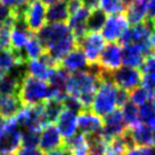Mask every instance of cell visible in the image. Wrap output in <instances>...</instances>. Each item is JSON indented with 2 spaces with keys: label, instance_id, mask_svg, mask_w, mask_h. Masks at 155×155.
Returning a JSON list of instances; mask_svg holds the SVG:
<instances>
[{
  "label": "cell",
  "instance_id": "6da1fadb",
  "mask_svg": "<svg viewBox=\"0 0 155 155\" xmlns=\"http://www.w3.org/2000/svg\"><path fill=\"white\" fill-rule=\"evenodd\" d=\"M99 83V78L88 70L72 73V75L68 78V94L77 97L84 110H90Z\"/></svg>",
  "mask_w": 155,
  "mask_h": 155
},
{
  "label": "cell",
  "instance_id": "7a4b0ae2",
  "mask_svg": "<svg viewBox=\"0 0 155 155\" xmlns=\"http://www.w3.org/2000/svg\"><path fill=\"white\" fill-rule=\"evenodd\" d=\"M18 97L23 106H34L42 104L47 99L55 98L47 81H42L26 74L21 83Z\"/></svg>",
  "mask_w": 155,
  "mask_h": 155
},
{
  "label": "cell",
  "instance_id": "3957f363",
  "mask_svg": "<svg viewBox=\"0 0 155 155\" xmlns=\"http://www.w3.org/2000/svg\"><path fill=\"white\" fill-rule=\"evenodd\" d=\"M116 97L117 87L112 82V80H102L97 88L90 110L98 116L105 117L117 108Z\"/></svg>",
  "mask_w": 155,
  "mask_h": 155
},
{
  "label": "cell",
  "instance_id": "277c9868",
  "mask_svg": "<svg viewBox=\"0 0 155 155\" xmlns=\"http://www.w3.org/2000/svg\"><path fill=\"white\" fill-rule=\"evenodd\" d=\"M153 28H154L153 23L150 19L146 22H143V23H139V24L130 25L123 32L121 38L119 39V42L121 46L136 45V46L152 50L150 34H152Z\"/></svg>",
  "mask_w": 155,
  "mask_h": 155
},
{
  "label": "cell",
  "instance_id": "5b68a950",
  "mask_svg": "<svg viewBox=\"0 0 155 155\" xmlns=\"http://www.w3.org/2000/svg\"><path fill=\"white\" fill-rule=\"evenodd\" d=\"M42 104L34 105V106H23L21 108V111L14 117L15 122L21 129V131H41V129L46 126V122L44 119V111H42Z\"/></svg>",
  "mask_w": 155,
  "mask_h": 155
},
{
  "label": "cell",
  "instance_id": "8992f818",
  "mask_svg": "<svg viewBox=\"0 0 155 155\" xmlns=\"http://www.w3.org/2000/svg\"><path fill=\"white\" fill-rule=\"evenodd\" d=\"M35 37L47 50L55 45L73 37V34L65 23H48L39 30Z\"/></svg>",
  "mask_w": 155,
  "mask_h": 155
},
{
  "label": "cell",
  "instance_id": "52a82bcc",
  "mask_svg": "<svg viewBox=\"0 0 155 155\" xmlns=\"http://www.w3.org/2000/svg\"><path fill=\"white\" fill-rule=\"evenodd\" d=\"M111 80L119 89L130 92L141 86L140 70L122 65L111 72Z\"/></svg>",
  "mask_w": 155,
  "mask_h": 155
},
{
  "label": "cell",
  "instance_id": "ba28073f",
  "mask_svg": "<svg viewBox=\"0 0 155 155\" xmlns=\"http://www.w3.org/2000/svg\"><path fill=\"white\" fill-rule=\"evenodd\" d=\"M105 46V39L99 32H88L81 40L77 42V47L81 49L87 58L88 63H97V59Z\"/></svg>",
  "mask_w": 155,
  "mask_h": 155
},
{
  "label": "cell",
  "instance_id": "9c48e42d",
  "mask_svg": "<svg viewBox=\"0 0 155 155\" xmlns=\"http://www.w3.org/2000/svg\"><path fill=\"white\" fill-rule=\"evenodd\" d=\"M127 129H128V127L123 120L121 111H120V108H116L115 111H113L104 117L101 136L104 138V140L108 143L113 138L121 136Z\"/></svg>",
  "mask_w": 155,
  "mask_h": 155
},
{
  "label": "cell",
  "instance_id": "30bf717a",
  "mask_svg": "<svg viewBox=\"0 0 155 155\" xmlns=\"http://www.w3.org/2000/svg\"><path fill=\"white\" fill-rule=\"evenodd\" d=\"M22 131L14 119L8 120L5 129L0 132V147L2 153H15L21 147Z\"/></svg>",
  "mask_w": 155,
  "mask_h": 155
},
{
  "label": "cell",
  "instance_id": "8fae6325",
  "mask_svg": "<svg viewBox=\"0 0 155 155\" xmlns=\"http://www.w3.org/2000/svg\"><path fill=\"white\" fill-rule=\"evenodd\" d=\"M97 64L106 71H115L122 66V46L116 42H110L104 46L97 59Z\"/></svg>",
  "mask_w": 155,
  "mask_h": 155
},
{
  "label": "cell",
  "instance_id": "7c38bea8",
  "mask_svg": "<svg viewBox=\"0 0 155 155\" xmlns=\"http://www.w3.org/2000/svg\"><path fill=\"white\" fill-rule=\"evenodd\" d=\"M24 19L30 31L32 33H37L44 25L47 24L46 5H44L40 0L28 4L24 12Z\"/></svg>",
  "mask_w": 155,
  "mask_h": 155
},
{
  "label": "cell",
  "instance_id": "4fadbf2b",
  "mask_svg": "<svg viewBox=\"0 0 155 155\" xmlns=\"http://www.w3.org/2000/svg\"><path fill=\"white\" fill-rule=\"evenodd\" d=\"M128 28H129V23H128V21H127L124 15H111L110 17H107L101 34L103 35V38L107 40V41L115 42V41H119V39L121 38L123 32Z\"/></svg>",
  "mask_w": 155,
  "mask_h": 155
},
{
  "label": "cell",
  "instance_id": "5bb4252c",
  "mask_svg": "<svg viewBox=\"0 0 155 155\" xmlns=\"http://www.w3.org/2000/svg\"><path fill=\"white\" fill-rule=\"evenodd\" d=\"M102 128L103 119L91 110H84L78 114V130L84 136L101 134Z\"/></svg>",
  "mask_w": 155,
  "mask_h": 155
},
{
  "label": "cell",
  "instance_id": "9a60e30c",
  "mask_svg": "<svg viewBox=\"0 0 155 155\" xmlns=\"http://www.w3.org/2000/svg\"><path fill=\"white\" fill-rule=\"evenodd\" d=\"M90 14V9L86 6L80 7L74 14L70 15L68 17V29L71 30L75 41H79L88 33L87 30V19Z\"/></svg>",
  "mask_w": 155,
  "mask_h": 155
},
{
  "label": "cell",
  "instance_id": "2e32d148",
  "mask_svg": "<svg viewBox=\"0 0 155 155\" xmlns=\"http://www.w3.org/2000/svg\"><path fill=\"white\" fill-rule=\"evenodd\" d=\"M64 145L63 138L55 124H47L40 131L39 146L42 152H50Z\"/></svg>",
  "mask_w": 155,
  "mask_h": 155
},
{
  "label": "cell",
  "instance_id": "e0dca14e",
  "mask_svg": "<svg viewBox=\"0 0 155 155\" xmlns=\"http://www.w3.org/2000/svg\"><path fill=\"white\" fill-rule=\"evenodd\" d=\"M150 49L143 48L136 45H128L122 47V64L130 68H140L146 57L150 55Z\"/></svg>",
  "mask_w": 155,
  "mask_h": 155
},
{
  "label": "cell",
  "instance_id": "ac0fdd59",
  "mask_svg": "<svg viewBox=\"0 0 155 155\" xmlns=\"http://www.w3.org/2000/svg\"><path fill=\"white\" fill-rule=\"evenodd\" d=\"M88 65H89V63H88L87 58L84 56L83 51L79 47H75L74 49H72L61 61V64H59V66L63 68L68 73H75L83 71L88 68Z\"/></svg>",
  "mask_w": 155,
  "mask_h": 155
},
{
  "label": "cell",
  "instance_id": "d6986e66",
  "mask_svg": "<svg viewBox=\"0 0 155 155\" xmlns=\"http://www.w3.org/2000/svg\"><path fill=\"white\" fill-rule=\"evenodd\" d=\"M70 73L66 72L63 68L58 66L57 68L53 70L48 79V84L53 90L54 97L62 99L68 94V82Z\"/></svg>",
  "mask_w": 155,
  "mask_h": 155
},
{
  "label": "cell",
  "instance_id": "ffe728a7",
  "mask_svg": "<svg viewBox=\"0 0 155 155\" xmlns=\"http://www.w3.org/2000/svg\"><path fill=\"white\" fill-rule=\"evenodd\" d=\"M56 128L63 139H68L78 132V115L63 110L56 120Z\"/></svg>",
  "mask_w": 155,
  "mask_h": 155
},
{
  "label": "cell",
  "instance_id": "44dd1931",
  "mask_svg": "<svg viewBox=\"0 0 155 155\" xmlns=\"http://www.w3.org/2000/svg\"><path fill=\"white\" fill-rule=\"evenodd\" d=\"M25 63L26 61L21 51H16L12 48L0 49V77Z\"/></svg>",
  "mask_w": 155,
  "mask_h": 155
},
{
  "label": "cell",
  "instance_id": "7402d4cb",
  "mask_svg": "<svg viewBox=\"0 0 155 155\" xmlns=\"http://www.w3.org/2000/svg\"><path fill=\"white\" fill-rule=\"evenodd\" d=\"M141 87L145 88L152 99L155 98V56L150 55L141 64Z\"/></svg>",
  "mask_w": 155,
  "mask_h": 155
},
{
  "label": "cell",
  "instance_id": "603a6c76",
  "mask_svg": "<svg viewBox=\"0 0 155 155\" xmlns=\"http://www.w3.org/2000/svg\"><path fill=\"white\" fill-rule=\"evenodd\" d=\"M126 18L131 25L139 24L148 21V10L145 0H137L130 5H128L124 9Z\"/></svg>",
  "mask_w": 155,
  "mask_h": 155
},
{
  "label": "cell",
  "instance_id": "cb8c5ba5",
  "mask_svg": "<svg viewBox=\"0 0 155 155\" xmlns=\"http://www.w3.org/2000/svg\"><path fill=\"white\" fill-rule=\"evenodd\" d=\"M70 13L68 9V2L58 0L46 8L47 23H65L68 21Z\"/></svg>",
  "mask_w": 155,
  "mask_h": 155
},
{
  "label": "cell",
  "instance_id": "d4e9b609",
  "mask_svg": "<svg viewBox=\"0 0 155 155\" xmlns=\"http://www.w3.org/2000/svg\"><path fill=\"white\" fill-rule=\"evenodd\" d=\"M129 129V128H128ZM131 139L134 141V145L138 147L154 145L153 144V131L150 127L145 123H139L134 128L129 129Z\"/></svg>",
  "mask_w": 155,
  "mask_h": 155
},
{
  "label": "cell",
  "instance_id": "484cf974",
  "mask_svg": "<svg viewBox=\"0 0 155 155\" xmlns=\"http://www.w3.org/2000/svg\"><path fill=\"white\" fill-rule=\"evenodd\" d=\"M23 107L18 96L0 97V115L7 120L14 119Z\"/></svg>",
  "mask_w": 155,
  "mask_h": 155
},
{
  "label": "cell",
  "instance_id": "4316f807",
  "mask_svg": "<svg viewBox=\"0 0 155 155\" xmlns=\"http://www.w3.org/2000/svg\"><path fill=\"white\" fill-rule=\"evenodd\" d=\"M25 70H26V74H29L31 77L42 81H48L50 74L55 68H50L40 59H32L25 63Z\"/></svg>",
  "mask_w": 155,
  "mask_h": 155
},
{
  "label": "cell",
  "instance_id": "83f0119b",
  "mask_svg": "<svg viewBox=\"0 0 155 155\" xmlns=\"http://www.w3.org/2000/svg\"><path fill=\"white\" fill-rule=\"evenodd\" d=\"M64 110L62 99L58 98H50L47 99L42 104V111H44V119L47 124H54L59 114Z\"/></svg>",
  "mask_w": 155,
  "mask_h": 155
},
{
  "label": "cell",
  "instance_id": "f1b7e54d",
  "mask_svg": "<svg viewBox=\"0 0 155 155\" xmlns=\"http://www.w3.org/2000/svg\"><path fill=\"white\" fill-rule=\"evenodd\" d=\"M64 145L71 150L72 155H88L87 137L81 132H77L71 138L66 139Z\"/></svg>",
  "mask_w": 155,
  "mask_h": 155
},
{
  "label": "cell",
  "instance_id": "f546056e",
  "mask_svg": "<svg viewBox=\"0 0 155 155\" xmlns=\"http://www.w3.org/2000/svg\"><path fill=\"white\" fill-rule=\"evenodd\" d=\"M45 51H46V49L38 40V38L35 35H32L21 53L25 58V61L28 62V61H32V59H39L45 54Z\"/></svg>",
  "mask_w": 155,
  "mask_h": 155
},
{
  "label": "cell",
  "instance_id": "4dcf8cb0",
  "mask_svg": "<svg viewBox=\"0 0 155 155\" xmlns=\"http://www.w3.org/2000/svg\"><path fill=\"white\" fill-rule=\"evenodd\" d=\"M107 19V14L99 7L90 10V14L87 19L88 32H99L102 31L103 26Z\"/></svg>",
  "mask_w": 155,
  "mask_h": 155
},
{
  "label": "cell",
  "instance_id": "1f68e13d",
  "mask_svg": "<svg viewBox=\"0 0 155 155\" xmlns=\"http://www.w3.org/2000/svg\"><path fill=\"white\" fill-rule=\"evenodd\" d=\"M120 111H121L123 120H124L127 127H128L129 129H130V128H134V127H136L137 124L140 123L138 106H136L135 104H132L130 101L127 102L123 106L120 107Z\"/></svg>",
  "mask_w": 155,
  "mask_h": 155
},
{
  "label": "cell",
  "instance_id": "d6a6232c",
  "mask_svg": "<svg viewBox=\"0 0 155 155\" xmlns=\"http://www.w3.org/2000/svg\"><path fill=\"white\" fill-rule=\"evenodd\" d=\"M88 141V155H106L107 141L101 134L86 136Z\"/></svg>",
  "mask_w": 155,
  "mask_h": 155
},
{
  "label": "cell",
  "instance_id": "836d02e7",
  "mask_svg": "<svg viewBox=\"0 0 155 155\" xmlns=\"http://www.w3.org/2000/svg\"><path fill=\"white\" fill-rule=\"evenodd\" d=\"M40 140V131L23 130L21 136V147L25 148H37Z\"/></svg>",
  "mask_w": 155,
  "mask_h": 155
},
{
  "label": "cell",
  "instance_id": "e575fe53",
  "mask_svg": "<svg viewBox=\"0 0 155 155\" xmlns=\"http://www.w3.org/2000/svg\"><path fill=\"white\" fill-rule=\"evenodd\" d=\"M98 7L110 15L122 14L126 9V6L121 0H99Z\"/></svg>",
  "mask_w": 155,
  "mask_h": 155
},
{
  "label": "cell",
  "instance_id": "d590c367",
  "mask_svg": "<svg viewBox=\"0 0 155 155\" xmlns=\"http://www.w3.org/2000/svg\"><path fill=\"white\" fill-rule=\"evenodd\" d=\"M129 101H130L132 104H135L136 106H141L146 104L147 102L152 101V97L150 96V94L147 92L145 88L140 87L136 88L132 91L129 92Z\"/></svg>",
  "mask_w": 155,
  "mask_h": 155
},
{
  "label": "cell",
  "instance_id": "8d00e7d4",
  "mask_svg": "<svg viewBox=\"0 0 155 155\" xmlns=\"http://www.w3.org/2000/svg\"><path fill=\"white\" fill-rule=\"evenodd\" d=\"M62 103H63L64 110L72 112V113L77 114V115L80 114L82 111H84V107L82 106L81 102L78 99L77 97L72 96V95L66 94V95L62 98Z\"/></svg>",
  "mask_w": 155,
  "mask_h": 155
},
{
  "label": "cell",
  "instance_id": "74e56055",
  "mask_svg": "<svg viewBox=\"0 0 155 155\" xmlns=\"http://www.w3.org/2000/svg\"><path fill=\"white\" fill-rule=\"evenodd\" d=\"M138 110H139V119H140L141 123L147 124L148 122H150L155 117V108L153 106L152 101L139 106Z\"/></svg>",
  "mask_w": 155,
  "mask_h": 155
},
{
  "label": "cell",
  "instance_id": "f35d334b",
  "mask_svg": "<svg viewBox=\"0 0 155 155\" xmlns=\"http://www.w3.org/2000/svg\"><path fill=\"white\" fill-rule=\"evenodd\" d=\"M10 48V28L2 25L0 29V49Z\"/></svg>",
  "mask_w": 155,
  "mask_h": 155
},
{
  "label": "cell",
  "instance_id": "ab89813d",
  "mask_svg": "<svg viewBox=\"0 0 155 155\" xmlns=\"http://www.w3.org/2000/svg\"><path fill=\"white\" fill-rule=\"evenodd\" d=\"M0 2L8 6L10 9H17V8H23L28 6L29 0H0Z\"/></svg>",
  "mask_w": 155,
  "mask_h": 155
},
{
  "label": "cell",
  "instance_id": "60d3db41",
  "mask_svg": "<svg viewBox=\"0 0 155 155\" xmlns=\"http://www.w3.org/2000/svg\"><path fill=\"white\" fill-rule=\"evenodd\" d=\"M16 155H46L41 150L38 148H25V147H19L18 150L16 152Z\"/></svg>",
  "mask_w": 155,
  "mask_h": 155
},
{
  "label": "cell",
  "instance_id": "b9f144b4",
  "mask_svg": "<svg viewBox=\"0 0 155 155\" xmlns=\"http://www.w3.org/2000/svg\"><path fill=\"white\" fill-rule=\"evenodd\" d=\"M116 98H117V107L120 108L127 102H129V92L117 88V97Z\"/></svg>",
  "mask_w": 155,
  "mask_h": 155
},
{
  "label": "cell",
  "instance_id": "7bdbcfd3",
  "mask_svg": "<svg viewBox=\"0 0 155 155\" xmlns=\"http://www.w3.org/2000/svg\"><path fill=\"white\" fill-rule=\"evenodd\" d=\"M82 1L81 0H68V9L70 15L74 14L80 7H82Z\"/></svg>",
  "mask_w": 155,
  "mask_h": 155
},
{
  "label": "cell",
  "instance_id": "ee69618b",
  "mask_svg": "<svg viewBox=\"0 0 155 155\" xmlns=\"http://www.w3.org/2000/svg\"><path fill=\"white\" fill-rule=\"evenodd\" d=\"M47 155H72V153H71V150H68L66 146L63 145L61 146V147H58V148H56V150L48 152Z\"/></svg>",
  "mask_w": 155,
  "mask_h": 155
},
{
  "label": "cell",
  "instance_id": "f6af8a7d",
  "mask_svg": "<svg viewBox=\"0 0 155 155\" xmlns=\"http://www.w3.org/2000/svg\"><path fill=\"white\" fill-rule=\"evenodd\" d=\"M147 5V10H148V19L155 18V0H145Z\"/></svg>",
  "mask_w": 155,
  "mask_h": 155
},
{
  "label": "cell",
  "instance_id": "bcb514c9",
  "mask_svg": "<svg viewBox=\"0 0 155 155\" xmlns=\"http://www.w3.org/2000/svg\"><path fill=\"white\" fill-rule=\"evenodd\" d=\"M81 1H82V5L86 6L90 10L94 9V8H97L99 5V0H81Z\"/></svg>",
  "mask_w": 155,
  "mask_h": 155
},
{
  "label": "cell",
  "instance_id": "7dc6e473",
  "mask_svg": "<svg viewBox=\"0 0 155 155\" xmlns=\"http://www.w3.org/2000/svg\"><path fill=\"white\" fill-rule=\"evenodd\" d=\"M123 155H143V152H141V147H138V146H134V147H130L124 152Z\"/></svg>",
  "mask_w": 155,
  "mask_h": 155
},
{
  "label": "cell",
  "instance_id": "c3c4849f",
  "mask_svg": "<svg viewBox=\"0 0 155 155\" xmlns=\"http://www.w3.org/2000/svg\"><path fill=\"white\" fill-rule=\"evenodd\" d=\"M143 155H155V145L144 146L141 147Z\"/></svg>",
  "mask_w": 155,
  "mask_h": 155
},
{
  "label": "cell",
  "instance_id": "681fc988",
  "mask_svg": "<svg viewBox=\"0 0 155 155\" xmlns=\"http://www.w3.org/2000/svg\"><path fill=\"white\" fill-rule=\"evenodd\" d=\"M7 122H8V120H7V119H5V117H2V116L0 115V132L5 129Z\"/></svg>",
  "mask_w": 155,
  "mask_h": 155
},
{
  "label": "cell",
  "instance_id": "f907efd6",
  "mask_svg": "<svg viewBox=\"0 0 155 155\" xmlns=\"http://www.w3.org/2000/svg\"><path fill=\"white\" fill-rule=\"evenodd\" d=\"M150 46H152V49L155 50V26L153 28V31L150 34Z\"/></svg>",
  "mask_w": 155,
  "mask_h": 155
},
{
  "label": "cell",
  "instance_id": "816d5d0a",
  "mask_svg": "<svg viewBox=\"0 0 155 155\" xmlns=\"http://www.w3.org/2000/svg\"><path fill=\"white\" fill-rule=\"evenodd\" d=\"M44 5H51V4H54V2H56V1H58V0H40Z\"/></svg>",
  "mask_w": 155,
  "mask_h": 155
},
{
  "label": "cell",
  "instance_id": "f5cc1de1",
  "mask_svg": "<svg viewBox=\"0 0 155 155\" xmlns=\"http://www.w3.org/2000/svg\"><path fill=\"white\" fill-rule=\"evenodd\" d=\"M122 1V4L126 6H128V5H130V4H132V2H135V1H137V0H121Z\"/></svg>",
  "mask_w": 155,
  "mask_h": 155
},
{
  "label": "cell",
  "instance_id": "db71d44e",
  "mask_svg": "<svg viewBox=\"0 0 155 155\" xmlns=\"http://www.w3.org/2000/svg\"><path fill=\"white\" fill-rule=\"evenodd\" d=\"M0 155H16V154H14V153H2V154Z\"/></svg>",
  "mask_w": 155,
  "mask_h": 155
},
{
  "label": "cell",
  "instance_id": "11a10c76",
  "mask_svg": "<svg viewBox=\"0 0 155 155\" xmlns=\"http://www.w3.org/2000/svg\"><path fill=\"white\" fill-rule=\"evenodd\" d=\"M152 103H153V106H154V108H155V98L152 99Z\"/></svg>",
  "mask_w": 155,
  "mask_h": 155
},
{
  "label": "cell",
  "instance_id": "9f6ffc18",
  "mask_svg": "<svg viewBox=\"0 0 155 155\" xmlns=\"http://www.w3.org/2000/svg\"><path fill=\"white\" fill-rule=\"evenodd\" d=\"M152 23H153V26H155V18L152 19Z\"/></svg>",
  "mask_w": 155,
  "mask_h": 155
},
{
  "label": "cell",
  "instance_id": "6f0895ef",
  "mask_svg": "<svg viewBox=\"0 0 155 155\" xmlns=\"http://www.w3.org/2000/svg\"><path fill=\"white\" fill-rule=\"evenodd\" d=\"M0 154H2V152H1V147H0Z\"/></svg>",
  "mask_w": 155,
  "mask_h": 155
},
{
  "label": "cell",
  "instance_id": "680465c9",
  "mask_svg": "<svg viewBox=\"0 0 155 155\" xmlns=\"http://www.w3.org/2000/svg\"><path fill=\"white\" fill-rule=\"evenodd\" d=\"M1 28H2V24H1V23H0V29H1Z\"/></svg>",
  "mask_w": 155,
  "mask_h": 155
},
{
  "label": "cell",
  "instance_id": "91938a15",
  "mask_svg": "<svg viewBox=\"0 0 155 155\" xmlns=\"http://www.w3.org/2000/svg\"><path fill=\"white\" fill-rule=\"evenodd\" d=\"M63 1H68V0H63Z\"/></svg>",
  "mask_w": 155,
  "mask_h": 155
},
{
  "label": "cell",
  "instance_id": "94428289",
  "mask_svg": "<svg viewBox=\"0 0 155 155\" xmlns=\"http://www.w3.org/2000/svg\"><path fill=\"white\" fill-rule=\"evenodd\" d=\"M154 56H155V53H154Z\"/></svg>",
  "mask_w": 155,
  "mask_h": 155
}]
</instances>
